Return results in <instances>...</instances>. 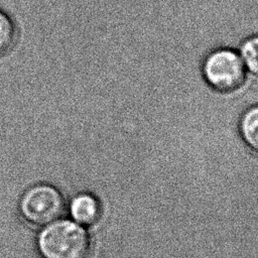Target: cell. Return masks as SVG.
<instances>
[{
	"instance_id": "1",
	"label": "cell",
	"mask_w": 258,
	"mask_h": 258,
	"mask_svg": "<svg viewBox=\"0 0 258 258\" xmlns=\"http://www.w3.org/2000/svg\"><path fill=\"white\" fill-rule=\"evenodd\" d=\"M38 249L43 258H87L90 239L80 224L57 221L40 233Z\"/></svg>"
},
{
	"instance_id": "2",
	"label": "cell",
	"mask_w": 258,
	"mask_h": 258,
	"mask_svg": "<svg viewBox=\"0 0 258 258\" xmlns=\"http://www.w3.org/2000/svg\"><path fill=\"white\" fill-rule=\"evenodd\" d=\"M203 77L208 85L221 93H231L243 86L247 71L239 51L219 47L210 51L202 62Z\"/></svg>"
},
{
	"instance_id": "3",
	"label": "cell",
	"mask_w": 258,
	"mask_h": 258,
	"mask_svg": "<svg viewBox=\"0 0 258 258\" xmlns=\"http://www.w3.org/2000/svg\"><path fill=\"white\" fill-rule=\"evenodd\" d=\"M64 201L60 192L51 185L40 184L28 189L21 199L23 218L37 226L54 222L63 212Z\"/></svg>"
},
{
	"instance_id": "4",
	"label": "cell",
	"mask_w": 258,
	"mask_h": 258,
	"mask_svg": "<svg viewBox=\"0 0 258 258\" xmlns=\"http://www.w3.org/2000/svg\"><path fill=\"white\" fill-rule=\"evenodd\" d=\"M71 214L78 224L91 226L100 218L101 207L97 199L93 196L83 194L73 200Z\"/></svg>"
},
{
	"instance_id": "5",
	"label": "cell",
	"mask_w": 258,
	"mask_h": 258,
	"mask_svg": "<svg viewBox=\"0 0 258 258\" xmlns=\"http://www.w3.org/2000/svg\"><path fill=\"white\" fill-rule=\"evenodd\" d=\"M240 131L247 145L258 152V106L245 112L240 123Z\"/></svg>"
},
{
	"instance_id": "6",
	"label": "cell",
	"mask_w": 258,
	"mask_h": 258,
	"mask_svg": "<svg viewBox=\"0 0 258 258\" xmlns=\"http://www.w3.org/2000/svg\"><path fill=\"white\" fill-rule=\"evenodd\" d=\"M239 53L247 73L258 80V34L247 37L242 42Z\"/></svg>"
},
{
	"instance_id": "7",
	"label": "cell",
	"mask_w": 258,
	"mask_h": 258,
	"mask_svg": "<svg viewBox=\"0 0 258 258\" xmlns=\"http://www.w3.org/2000/svg\"><path fill=\"white\" fill-rule=\"evenodd\" d=\"M14 41V25L12 20L0 11V53L6 51Z\"/></svg>"
}]
</instances>
